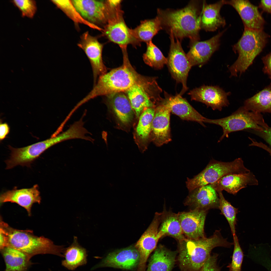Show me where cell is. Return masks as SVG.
Listing matches in <instances>:
<instances>
[{"label":"cell","mask_w":271,"mask_h":271,"mask_svg":"<svg viewBox=\"0 0 271 271\" xmlns=\"http://www.w3.org/2000/svg\"><path fill=\"white\" fill-rule=\"evenodd\" d=\"M202 4L201 5L197 1H192L181 9H158L157 16L162 29L169 34H172L176 38L181 40L187 38L191 42L199 41Z\"/></svg>","instance_id":"6da1fadb"},{"label":"cell","mask_w":271,"mask_h":271,"mask_svg":"<svg viewBox=\"0 0 271 271\" xmlns=\"http://www.w3.org/2000/svg\"><path fill=\"white\" fill-rule=\"evenodd\" d=\"M63 254L64 259L62 261V265L69 270H74L87 263V251L78 243L77 237H74L70 246L65 248Z\"/></svg>","instance_id":"83f0119b"},{"label":"cell","mask_w":271,"mask_h":271,"mask_svg":"<svg viewBox=\"0 0 271 271\" xmlns=\"http://www.w3.org/2000/svg\"><path fill=\"white\" fill-rule=\"evenodd\" d=\"M250 172L244 166L241 158L230 162H222L213 159L199 173L192 178H187L186 184L189 192L198 187L213 183L225 175Z\"/></svg>","instance_id":"8992f818"},{"label":"cell","mask_w":271,"mask_h":271,"mask_svg":"<svg viewBox=\"0 0 271 271\" xmlns=\"http://www.w3.org/2000/svg\"></svg>","instance_id":"ee69618b"},{"label":"cell","mask_w":271,"mask_h":271,"mask_svg":"<svg viewBox=\"0 0 271 271\" xmlns=\"http://www.w3.org/2000/svg\"><path fill=\"white\" fill-rule=\"evenodd\" d=\"M243 106L249 111L271 113V84L245 100Z\"/></svg>","instance_id":"1f68e13d"},{"label":"cell","mask_w":271,"mask_h":271,"mask_svg":"<svg viewBox=\"0 0 271 271\" xmlns=\"http://www.w3.org/2000/svg\"><path fill=\"white\" fill-rule=\"evenodd\" d=\"M108 101L116 117L124 125L132 121L134 111L129 100L123 93L120 92L107 95Z\"/></svg>","instance_id":"d4e9b609"},{"label":"cell","mask_w":271,"mask_h":271,"mask_svg":"<svg viewBox=\"0 0 271 271\" xmlns=\"http://www.w3.org/2000/svg\"><path fill=\"white\" fill-rule=\"evenodd\" d=\"M155 110L151 138L156 146L160 147L171 140L170 127L171 112L162 98L156 105Z\"/></svg>","instance_id":"7c38bea8"},{"label":"cell","mask_w":271,"mask_h":271,"mask_svg":"<svg viewBox=\"0 0 271 271\" xmlns=\"http://www.w3.org/2000/svg\"><path fill=\"white\" fill-rule=\"evenodd\" d=\"M120 7L112 12L102 32L109 40L118 45L125 52L127 45L134 43L130 29L124 22Z\"/></svg>","instance_id":"9c48e42d"},{"label":"cell","mask_w":271,"mask_h":271,"mask_svg":"<svg viewBox=\"0 0 271 271\" xmlns=\"http://www.w3.org/2000/svg\"><path fill=\"white\" fill-rule=\"evenodd\" d=\"M169 35L171 43L167 64L172 78L177 82L182 85V89L179 93L182 96L188 89L187 79L192 67L180 40L175 38L172 34Z\"/></svg>","instance_id":"52a82bcc"},{"label":"cell","mask_w":271,"mask_h":271,"mask_svg":"<svg viewBox=\"0 0 271 271\" xmlns=\"http://www.w3.org/2000/svg\"><path fill=\"white\" fill-rule=\"evenodd\" d=\"M7 237L5 230L1 227L0 229V250L7 246Z\"/></svg>","instance_id":"7bdbcfd3"},{"label":"cell","mask_w":271,"mask_h":271,"mask_svg":"<svg viewBox=\"0 0 271 271\" xmlns=\"http://www.w3.org/2000/svg\"><path fill=\"white\" fill-rule=\"evenodd\" d=\"M60 142L57 136L32 145L21 148L9 147L11 151L10 158L6 160V169L18 166L30 167L31 164L44 151L51 146Z\"/></svg>","instance_id":"ba28073f"},{"label":"cell","mask_w":271,"mask_h":271,"mask_svg":"<svg viewBox=\"0 0 271 271\" xmlns=\"http://www.w3.org/2000/svg\"><path fill=\"white\" fill-rule=\"evenodd\" d=\"M10 130L9 127L6 123L0 124V139L1 141L3 140L9 133Z\"/></svg>","instance_id":"b9f144b4"},{"label":"cell","mask_w":271,"mask_h":271,"mask_svg":"<svg viewBox=\"0 0 271 271\" xmlns=\"http://www.w3.org/2000/svg\"><path fill=\"white\" fill-rule=\"evenodd\" d=\"M71 1L85 19L97 26V24H106L113 10L107 1L72 0Z\"/></svg>","instance_id":"8fae6325"},{"label":"cell","mask_w":271,"mask_h":271,"mask_svg":"<svg viewBox=\"0 0 271 271\" xmlns=\"http://www.w3.org/2000/svg\"><path fill=\"white\" fill-rule=\"evenodd\" d=\"M258 183L254 176L250 172L228 174L210 184L217 192L225 190L235 195L248 185H257Z\"/></svg>","instance_id":"603a6c76"},{"label":"cell","mask_w":271,"mask_h":271,"mask_svg":"<svg viewBox=\"0 0 271 271\" xmlns=\"http://www.w3.org/2000/svg\"><path fill=\"white\" fill-rule=\"evenodd\" d=\"M176 251L160 245L155 249L146 271H172L176 260Z\"/></svg>","instance_id":"484cf974"},{"label":"cell","mask_w":271,"mask_h":271,"mask_svg":"<svg viewBox=\"0 0 271 271\" xmlns=\"http://www.w3.org/2000/svg\"><path fill=\"white\" fill-rule=\"evenodd\" d=\"M225 4L224 0L208 4L203 2L200 18L201 29L206 31H214L224 27L226 22L220 14L221 9Z\"/></svg>","instance_id":"cb8c5ba5"},{"label":"cell","mask_w":271,"mask_h":271,"mask_svg":"<svg viewBox=\"0 0 271 271\" xmlns=\"http://www.w3.org/2000/svg\"><path fill=\"white\" fill-rule=\"evenodd\" d=\"M225 31L224 30L219 32L206 40L191 42L190 49L186 55L191 67L201 66L208 61L219 48L220 38Z\"/></svg>","instance_id":"ac0fdd59"},{"label":"cell","mask_w":271,"mask_h":271,"mask_svg":"<svg viewBox=\"0 0 271 271\" xmlns=\"http://www.w3.org/2000/svg\"><path fill=\"white\" fill-rule=\"evenodd\" d=\"M140 78L131 66L128 58H124L122 66L99 77L92 90L80 101V103L83 104L99 96L126 92L134 85L144 83L145 80L142 81Z\"/></svg>","instance_id":"7a4b0ae2"},{"label":"cell","mask_w":271,"mask_h":271,"mask_svg":"<svg viewBox=\"0 0 271 271\" xmlns=\"http://www.w3.org/2000/svg\"><path fill=\"white\" fill-rule=\"evenodd\" d=\"M255 132L262 138L271 147V127L260 131H255Z\"/></svg>","instance_id":"ab89813d"},{"label":"cell","mask_w":271,"mask_h":271,"mask_svg":"<svg viewBox=\"0 0 271 271\" xmlns=\"http://www.w3.org/2000/svg\"><path fill=\"white\" fill-rule=\"evenodd\" d=\"M225 4L232 7L240 16L244 28L263 30L265 22L258 7L247 0H224Z\"/></svg>","instance_id":"ffe728a7"},{"label":"cell","mask_w":271,"mask_h":271,"mask_svg":"<svg viewBox=\"0 0 271 271\" xmlns=\"http://www.w3.org/2000/svg\"><path fill=\"white\" fill-rule=\"evenodd\" d=\"M39 188L37 184L30 188L18 189L15 187L1 194V205L7 202L16 203L24 208L30 216L33 204L35 203L40 204L41 202V198Z\"/></svg>","instance_id":"44dd1931"},{"label":"cell","mask_w":271,"mask_h":271,"mask_svg":"<svg viewBox=\"0 0 271 271\" xmlns=\"http://www.w3.org/2000/svg\"><path fill=\"white\" fill-rule=\"evenodd\" d=\"M160 213L156 212L150 225L134 245L140 255L137 271H146V264L151 253L160 239L158 234Z\"/></svg>","instance_id":"5bb4252c"},{"label":"cell","mask_w":271,"mask_h":271,"mask_svg":"<svg viewBox=\"0 0 271 271\" xmlns=\"http://www.w3.org/2000/svg\"><path fill=\"white\" fill-rule=\"evenodd\" d=\"M6 266L5 271H26L30 258L21 251L9 246L1 249Z\"/></svg>","instance_id":"f546056e"},{"label":"cell","mask_w":271,"mask_h":271,"mask_svg":"<svg viewBox=\"0 0 271 271\" xmlns=\"http://www.w3.org/2000/svg\"><path fill=\"white\" fill-rule=\"evenodd\" d=\"M140 260L139 252L134 246H131L109 253L91 269L110 267L131 270L138 266Z\"/></svg>","instance_id":"9a60e30c"},{"label":"cell","mask_w":271,"mask_h":271,"mask_svg":"<svg viewBox=\"0 0 271 271\" xmlns=\"http://www.w3.org/2000/svg\"><path fill=\"white\" fill-rule=\"evenodd\" d=\"M0 227L5 230L7 237V246L18 250L30 258L41 254H50L64 257L65 249L63 245L54 244L50 239L43 236L34 235L30 230H21L13 228L1 221Z\"/></svg>","instance_id":"3957f363"},{"label":"cell","mask_w":271,"mask_h":271,"mask_svg":"<svg viewBox=\"0 0 271 271\" xmlns=\"http://www.w3.org/2000/svg\"><path fill=\"white\" fill-rule=\"evenodd\" d=\"M217 192L219 198V208L228 221L233 236L236 234L235 225L237 209L233 207L225 198L222 191Z\"/></svg>","instance_id":"e575fe53"},{"label":"cell","mask_w":271,"mask_h":271,"mask_svg":"<svg viewBox=\"0 0 271 271\" xmlns=\"http://www.w3.org/2000/svg\"><path fill=\"white\" fill-rule=\"evenodd\" d=\"M13 3L20 10L22 16L30 18L34 16L37 10L36 2L31 0H15Z\"/></svg>","instance_id":"8d00e7d4"},{"label":"cell","mask_w":271,"mask_h":271,"mask_svg":"<svg viewBox=\"0 0 271 271\" xmlns=\"http://www.w3.org/2000/svg\"><path fill=\"white\" fill-rule=\"evenodd\" d=\"M162 29L161 22L157 16L150 19L142 21L140 24L133 29H130L134 43L152 41L153 37Z\"/></svg>","instance_id":"4dcf8cb0"},{"label":"cell","mask_w":271,"mask_h":271,"mask_svg":"<svg viewBox=\"0 0 271 271\" xmlns=\"http://www.w3.org/2000/svg\"><path fill=\"white\" fill-rule=\"evenodd\" d=\"M177 261L182 271H199L205 262L197 239L185 238L178 242Z\"/></svg>","instance_id":"30bf717a"},{"label":"cell","mask_w":271,"mask_h":271,"mask_svg":"<svg viewBox=\"0 0 271 271\" xmlns=\"http://www.w3.org/2000/svg\"><path fill=\"white\" fill-rule=\"evenodd\" d=\"M188 94L191 100L204 103L214 110L221 111L229 104V93L218 86H202L190 91Z\"/></svg>","instance_id":"2e32d148"},{"label":"cell","mask_w":271,"mask_h":271,"mask_svg":"<svg viewBox=\"0 0 271 271\" xmlns=\"http://www.w3.org/2000/svg\"><path fill=\"white\" fill-rule=\"evenodd\" d=\"M147 50L143 56L145 62L157 70L162 69L167 62L165 57L159 49L151 41L146 43Z\"/></svg>","instance_id":"836d02e7"},{"label":"cell","mask_w":271,"mask_h":271,"mask_svg":"<svg viewBox=\"0 0 271 271\" xmlns=\"http://www.w3.org/2000/svg\"><path fill=\"white\" fill-rule=\"evenodd\" d=\"M51 1L75 24H83L94 29L103 31V29L85 19L76 9L71 0H53Z\"/></svg>","instance_id":"d6a6232c"},{"label":"cell","mask_w":271,"mask_h":271,"mask_svg":"<svg viewBox=\"0 0 271 271\" xmlns=\"http://www.w3.org/2000/svg\"><path fill=\"white\" fill-rule=\"evenodd\" d=\"M269 37L263 30L244 28L241 38L233 46V50L238 56L229 68L231 76H237L238 74H241L246 70L263 50Z\"/></svg>","instance_id":"277c9868"},{"label":"cell","mask_w":271,"mask_h":271,"mask_svg":"<svg viewBox=\"0 0 271 271\" xmlns=\"http://www.w3.org/2000/svg\"><path fill=\"white\" fill-rule=\"evenodd\" d=\"M185 206L191 208L208 211L219 208V198L217 191L208 184L195 189L189 192L184 201Z\"/></svg>","instance_id":"d6986e66"},{"label":"cell","mask_w":271,"mask_h":271,"mask_svg":"<svg viewBox=\"0 0 271 271\" xmlns=\"http://www.w3.org/2000/svg\"><path fill=\"white\" fill-rule=\"evenodd\" d=\"M158 234L160 239L169 236L178 242L185 238L182 232L178 214L165 210L160 213Z\"/></svg>","instance_id":"4316f807"},{"label":"cell","mask_w":271,"mask_h":271,"mask_svg":"<svg viewBox=\"0 0 271 271\" xmlns=\"http://www.w3.org/2000/svg\"><path fill=\"white\" fill-rule=\"evenodd\" d=\"M155 111V108H147L139 117L135 133L137 140L141 142L139 146V148L143 153L147 149L148 142L151 137L152 122Z\"/></svg>","instance_id":"f1b7e54d"},{"label":"cell","mask_w":271,"mask_h":271,"mask_svg":"<svg viewBox=\"0 0 271 271\" xmlns=\"http://www.w3.org/2000/svg\"><path fill=\"white\" fill-rule=\"evenodd\" d=\"M77 45L84 51L90 61L93 71L94 85L98 77L106 72L102 58L103 45L96 37L91 35L88 31L82 34Z\"/></svg>","instance_id":"4fadbf2b"},{"label":"cell","mask_w":271,"mask_h":271,"mask_svg":"<svg viewBox=\"0 0 271 271\" xmlns=\"http://www.w3.org/2000/svg\"><path fill=\"white\" fill-rule=\"evenodd\" d=\"M207 211L194 209L177 213L182 232L185 238L195 239L206 237L204 227Z\"/></svg>","instance_id":"e0dca14e"},{"label":"cell","mask_w":271,"mask_h":271,"mask_svg":"<svg viewBox=\"0 0 271 271\" xmlns=\"http://www.w3.org/2000/svg\"><path fill=\"white\" fill-rule=\"evenodd\" d=\"M261 60L264 64L262 71L271 79V51L263 56Z\"/></svg>","instance_id":"f35d334b"},{"label":"cell","mask_w":271,"mask_h":271,"mask_svg":"<svg viewBox=\"0 0 271 271\" xmlns=\"http://www.w3.org/2000/svg\"><path fill=\"white\" fill-rule=\"evenodd\" d=\"M218 256L217 254L211 255L199 271H220L217 263Z\"/></svg>","instance_id":"74e56055"},{"label":"cell","mask_w":271,"mask_h":271,"mask_svg":"<svg viewBox=\"0 0 271 271\" xmlns=\"http://www.w3.org/2000/svg\"><path fill=\"white\" fill-rule=\"evenodd\" d=\"M233 236L234 249L231 262L227 267L230 271H241L243 253L236 234Z\"/></svg>","instance_id":"d590c367"},{"label":"cell","mask_w":271,"mask_h":271,"mask_svg":"<svg viewBox=\"0 0 271 271\" xmlns=\"http://www.w3.org/2000/svg\"><path fill=\"white\" fill-rule=\"evenodd\" d=\"M163 101L169 107L171 112L182 120L196 122L204 127L205 117L194 108L179 94L173 96L164 91Z\"/></svg>","instance_id":"7402d4cb"},{"label":"cell","mask_w":271,"mask_h":271,"mask_svg":"<svg viewBox=\"0 0 271 271\" xmlns=\"http://www.w3.org/2000/svg\"><path fill=\"white\" fill-rule=\"evenodd\" d=\"M204 122L218 125L222 127L223 133L218 141L228 138L230 133L246 129L260 131L269 127L260 113L248 111L241 107L230 115L220 119L205 118Z\"/></svg>","instance_id":"5b68a950"},{"label":"cell","mask_w":271,"mask_h":271,"mask_svg":"<svg viewBox=\"0 0 271 271\" xmlns=\"http://www.w3.org/2000/svg\"><path fill=\"white\" fill-rule=\"evenodd\" d=\"M258 7L262 10V12L271 14V0L260 1Z\"/></svg>","instance_id":"60d3db41"}]
</instances>
